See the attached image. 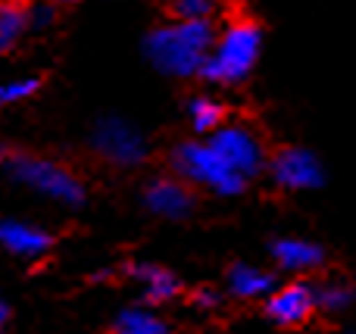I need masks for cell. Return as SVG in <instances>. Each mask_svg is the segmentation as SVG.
Returning <instances> with one entry per match:
<instances>
[{
    "label": "cell",
    "instance_id": "obj_5",
    "mask_svg": "<svg viewBox=\"0 0 356 334\" xmlns=\"http://www.w3.org/2000/svg\"><path fill=\"white\" fill-rule=\"evenodd\" d=\"M91 147L100 160L119 169H135L147 160V137L129 119L104 116L91 131Z\"/></svg>",
    "mask_w": 356,
    "mask_h": 334
},
{
    "label": "cell",
    "instance_id": "obj_11",
    "mask_svg": "<svg viewBox=\"0 0 356 334\" xmlns=\"http://www.w3.org/2000/svg\"><path fill=\"white\" fill-rule=\"evenodd\" d=\"M272 260H275L284 272L307 275L322 266L325 253H322L319 244L307 241V237H278V241H272Z\"/></svg>",
    "mask_w": 356,
    "mask_h": 334
},
{
    "label": "cell",
    "instance_id": "obj_6",
    "mask_svg": "<svg viewBox=\"0 0 356 334\" xmlns=\"http://www.w3.org/2000/svg\"><path fill=\"white\" fill-rule=\"evenodd\" d=\"M207 141L213 144V150L241 175L250 181L257 172H263L266 166V147L259 141V135L250 125L241 122H222L213 135H207Z\"/></svg>",
    "mask_w": 356,
    "mask_h": 334
},
{
    "label": "cell",
    "instance_id": "obj_22",
    "mask_svg": "<svg viewBox=\"0 0 356 334\" xmlns=\"http://www.w3.org/2000/svg\"><path fill=\"white\" fill-rule=\"evenodd\" d=\"M56 3H81V0H56Z\"/></svg>",
    "mask_w": 356,
    "mask_h": 334
},
{
    "label": "cell",
    "instance_id": "obj_7",
    "mask_svg": "<svg viewBox=\"0 0 356 334\" xmlns=\"http://www.w3.org/2000/svg\"><path fill=\"white\" fill-rule=\"evenodd\" d=\"M272 181L284 191H313L325 181L322 160L307 147H284L269 162Z\"/></svg>",
    "mask_w": 356,
    "mask_h": 334
},
{
    "label": "cell",
    "instance_id": "obj_16",
    "mask_svg": "<svg viewBox=\"0 0 356 334\" xmlns=\"http://www.w3.org/2000/svg\"><path fill=\"white\" fill-rule=\"evenodd\" d=\"M116 334H172L156 312L144 306H129L116 316Z\"/></svg>",
    "mask_w": 356,
    "mask_h": 334
},
{
    "label": "cell",
    "instance_id": "obj_15",
    "mask_svg": "<svg viewBox=\"0 0 356 334\" xmlns=\"http://www.w3.org/2000/svg\"><path fill=\"white\" fill-rule=\"evenodd\" d=\"M188 122L197 135H213V131L225 122V106L216 97L197 94V97L188 100Z\"/></svg>",
    "mask_w": 356,
    "mask_h": 334
},
{
    "label": "cell",
    "instance_id": "obj_21",
    "mask_svg": "<svg viewBox=\"0 0 356 334\" xmlns=\"http://www.w3.org/2000/svg\"><path fill=\"white\" fill-rule=\"evenodd\" d=\"M6 319H10V306H6V303H3V300H0V325H3V322H6Z\"/></svg>",
    "mask_w": 356,
    "mask_h": 334
},
{
    "label": "cell",
    "instance_id": "obj_19",
    "mask_svg": "<svg viewBox=\"0 0 356 334\" xmlns=\"http://www.w3.org/2000/svg\"><path fill=\"white\" fill-rule=\"evenodd\" d=\"M41 91V75H22V78H10L0 85V106L25 103Z\"/></svg>",
    "mask_w": 356,
    "mask_h": 334
},
{
    "label": "cell",
    "instance_id": "obj_2",
    "mask_svg": "<svg viewBox=\"0 0 356 334\" xmlns=\"http://www.w3.org/2000/svg\"><path fill=\"white\" fill-rule=\"evenodd\" d=\"M213 22H169L147 35L144 53L156 72L169 78H194L213 47Z\"/></svg>",
    "mask_w": 356,
    "mask_h": 334
},
{
    "label": "cell",
    "instance_id": "obj_1",
    "mask_svg": "<svg viewBox=\"0 0 356 334\" xmlns=\"http://www.w3.org/2000/svg\"><path fill=\"white\" fill-rule=\"evenodd\" d=\"M0 172H3L13 185H22L25 191L38 194V197L50 200V203L69 206V210H79L88 200L85 181H81L72 169L50 160V156L31 153V150L0 147Z\"/></svg>",
    "mask_w": 356,
    "mask_h": 334
},
{
    "label": "cell",
    "instance_id": "obj_9",
    "mask_svg": "<svg viewBox=\"0 0 356 334\" xmlns=\"http://www.w3.org/2000/svg\"><path fill=\"white\" fill-rule=\"evenodd\" d=\"M54 247V235L41 225L22 222V219H0V250L19 260H41Z\"/></svg>",
    "mask_w": 356,
    "mask_h": 334
},
{
    "label": "cell",
    "instance_id": "obj_18",
    "mask_svg": "<svg viewBox=\"0 0 356 334\" xmlns=\"http://www.w3.org/2000/svg\"><path fill=\"white\" fill-rule=\"evenodd\" d=\"M353 303V287L347 281H325V285L316 287V310H325V312H344L347 306Z\"/></svg>",
    "mask_w": 356,
    "mask_h": 334
},
{
    "label": "cell",
    "instance_id": "obj_13",
    "mask_svg": "<svg viewBox=\"0 0 356 334\" xmlns=\"http://www.w3.org/2000/svg\"><path fill=\"white\" fill-rule=\"evenodd\" d=\"M31 31V0H0V60Z\"/></svg>",
    "mask_w": 356,
    "mask_h": 334
},
{
    "label": "cell",
    "instance_id": "obj_24",
    "mask_svg": "<svg viewBox=\"0 0 356 334\" xmlns=\"http://www.w3.org/2000/svg\"><path fill=\"white\" fill-rule=\"evenodd\" d=\"M0 328H3V325H0Z\"/></svg>",
    "mask_w": 356,
    "mask_h": 334
},
{
    "label": "cell",
    "instance_id": "obj_23",
    "mask_svg": "<svg viewBox=\"0 0 356 334\" xmlns=\"http://www.w3.org/2000/svg\"><path fill=\"white\" fill-rule=\"evenodd\" d=\"M350 334H356V331H350Z\"/></svg>",
    "mask_w": 356,
    "mask_h": 334
},
{
    "label": "cell",
    "instance_id": "obj_14",
    "mask_svg": "<svg viewBox=\"0 0 356 334\" xmlns=\"http://www.w3.org/2000/svg\"><path fill=\"white\" fill-rule=\"evenodd\" d=\"M129 275L141 285L144 297H147L150 303H169V300L181 291L175 275L163 266H154V262H135V266L129 269Z\"/></svg>",
    "mask_w": 356,
    "mask_h": 334
},
{
    "label": "cell",
    "instance_id": "obj_8",
    "mask_svg": "<svg viewBox=\"0 0 356 334\" xmlns=\"http://www.w3.org/2000/svg\"><path fill=\"white\" fill-rule=\"evenodd\" d=\"M316 312V287L307 281H291L266 297V316L282 328H297Z\"/></svg>",
    "mask_w": 356,
    "mask_h": 334
},
{
    "label": "cell",
    "instance_id": "obj_10",
    "mask_svg": "<svg viewBox=\"0 0 356 334\" xmlns=\"http://www.w3.org/2000/svg\"><path fill=\"white\" fill-rule=\"evenodd\" d=\"M144 206L160 219H184L194 210L188 185L178 178H154L144 187Z\"/></svg>",
    "mask_w": 356,
    "mask_h": 334
},
{
    "label": "cell",
    "instance_id": "obj_20",
    "mask_svg": "<svg viewBox=\"0 0 356 334\" xmlns=\"http://www.w3.org/2000/svg\"><path fill=\"white\" fill-rule=\"evenodd\" d=\"M194 303L203 306V310H213V306H219V294L209 291V287H203V291L194 294Z\"/></svg>",
    "mask_w": 356,
    "mask_h": 334
},
{
    "label": "cell",
    "instance_id": "obj_3",
    "mask_svg": "<svg viewBox=\"0 0 356 334\" xmlns=\"http://www.w3.org/2000/svg\"><path fill=\"white\" fill-rule=\"evenodd\" d=\"M263 53V28L253 19H234L213 37L207 60L200 66V78L213 85H241Z\"/></svg>",
    "mask_w": 356,
    "mask_h": 334
},
{
    "label": "cell",
    "instance_id": "obj_4",
    "mask_svg": "<svg viewBox=\"0 0 356 334\" xmlns=\"http://www.w3.org/2000/svg\"><path fill=\"white\" fill-rule=\"evenodd\" d=\"M172 166L191 185H200L219 197H234L244 191L247 178H241L225 160L213 150L209 141H181L172 153Z\"/></svg>",
    "mask_w": 356,
    "mask_h": 334
},
{
    "label": "cell",
    "instance_id": "obj_17",
    "mask_svg": "<svg viewBox=\"0 0 356 334\" xmlns=\"http://www.w3.org/2000/svg\"><path fill=\"white\" fill-rule=\"evenodd\" d=\"M222 0H169V12L178 22H213Z\"/></svg>",
    "mask_w": 356,
    "mask_h": 334
},
{
    "label": "cell",
    "instance_id": "obj_12",
    "mask_svg": "<svg viewBox=\"0 0 356 334\" xmlns=\"http://www.w3.org/2000/svg\"><path fill=\"white\" fill-rule=\"evenodd\" d=\"M228 291L241 300H263L275 291V275L250 262H234L228 269Z\"/></svg>",
    "mask_w": 356,
    "mask_h": 334
}]
</instances>
